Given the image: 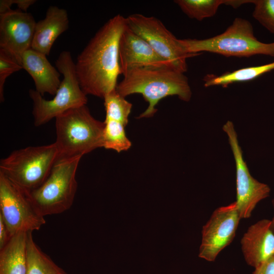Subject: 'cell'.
Here are the masks:
<instances>
[{
    "label": "cell",
    "mask_w": 274,
    "mask_h": 274,
    "mask_svg": "<svg viewBox=\"0 0 274 274\" xmlns=\"http://www.w3.org/2000/svg\"><path fill=\"white\" fill-rule=\"evenodd\" d=\"M126 26V18L118 14L96 32L79 55L75 70L80 86L87 95L103 98L117 85L121 74L119 42Z\"/></svg>",
    "instance_id": "6da1fadb"
},
{
    "label": "cell",
    "mask_w": 274,
    "mask_h": 274,
    "mask_svg": "<svg viewBox=\"0 0 274 274\" xmlns=\"http://www.w3.org/2000/svg\"><path fill=\"white\" fill-rule=\"evenodd\" d=\"M123 78L117 84L116 91L121 96L141 94L149 105L138 117L153 116L159 101L168 96H177L180 99L189 101L192 91L187 77L170 67H135L126 71Z\"/></svg>",
    "instance_id": "7a4b0ae2"
},
{
    "label": "cell",
    "mask_w": 274,
    "mask_h": 274,
    "mask_svg": "<svg viewBox=\"0 0 274 274\" xmlns=\"http://www.w3.org/2000/svg\"><path fill=\"white\" fill-rule=\"evenodd\" d=\"M58 160L82 157L102 147L104 122L95 119L86 105L71 109L55 118Z\"/></svg>",
    "instance_id": "3957f363"
},
{
    "label": "cell",
    "mask_w": 274,
    "mask_h": 274,
    "mask_svg": "<svg viewBox=\"0 0 274 274\" xmlns=\"http://www.w3.org/2000/svg\"><path fill=\"white\" fill-rule=\"evenodd\" d=\"M188 54H199L200 52L219 54L226 57H250L255 55L274 56V42L265 43L254 35L250 22L236 18L226 30L214 37L198 40L179 39Z\"/></svg>",
    "instance_id": "277c9868"
},
{
    "label": "cell",
    "mask_w": 274,
    "mask_h": 274,
    "mask_svg": "<svg viewBox=\"0 0 274 274\" xmlns=\"http://www.w3.org/2000/svg\"><path fill=\"white\" fill-rule=\"evenodd\" d=\"M63 79L54 98L46 100L36 90L29 94L33 102L34 125L40 126L75 108L86 105V95L82 90L75 70V63L68 51L61 52L55 62Z\"/></svg>",
    "instance_id": "5b68a950"
},
{
    "label": "cell",
    "mask_w": 274,
    "mask_h": 274,
    "mask_svg": "<svg viewBox=\"0 0 274 274\" xmlns=\"http://www.w3.org/2000/svg\"><path fill=\"white\" fill-rule=\"evenodd\" d=\"M58 158L54 143L16 150L1 160L0 172L27 192L40 187Z\"/></svg>",
    "instance_id": "8992f818"
},
{
    "label": "cell",
    "mask_w": 274,
    "mask_h": 274,
    "mask_svg": "<svg viewBox=\"0 0 274 274\" xmlns=\"http://www.w3.org/2000/svg\"><path fill=\"white\" fill-rule=\"evenodd\" d=\"M81 156L58 160L45 181L28 192L32 202L44 216L62 213L72 206L77 189L76 172Z\"/></svg>",
    "instance_id": "52a82bcc"
},
{
    "label": "cell",
    "mask_w": 274,
    "mask_h": 274,
    "mask_svg": "<svg viewBox=\"0 0 274 274\" xmlns=\"http://www.w3.org/2000/svg\"><path fill=\"white\" fill-rule=\"evenodd\" d=\"M0 217L11 236L39 230L44 217L30 199L28 192L0 172Z\"/></svg>",
    "instance_id": "ba28073f"
},
{
    "label": "cell",
    "mask_w": 274,
    "mask_h": 274,
    "mask_svg": "<svg viewBox=\"0 0 274 274\" xmlns=\"http://www.w3.org/2000/svg\"><path fill=\"white\" fill-rule=\"evenodd\" d=\"M127 26L145 40L163 58L176 70L187 71V59L197 55L187 53L176 38L162 22L154 16L133 14L126 18Z\"/></svg>",
    "instance_id": "9c48e42d"
},
{
    "label": "cell",
    "mask_w": 274,
    "mask_h": 274,
    "mask_svg": "<svg viewBox=\"0 0 274 274\" xmlns=\"http://www.w3.org/2000/svg\"><path fill=\"white\" fill-rule=\"evenodd\" d=\"M222 129L227 136L235 163V203L241 218L247 219L257 203L269 196L270 189L268 185L257 181L250 174L233 122L227 121Z\"/></svg>",
    "instance_id": "30bf717a"
},
{
    "label": "cell",
    "mask_w": 274,
    "mask_h": 274,
    "mask_svg": "<svg viewBox=\"0 0 274 274\" xmlns=\"http://www.w3.org/2000/svg\"><path fill=\"white\" fill-rule=\"evenodd\" d=\"M241 219L235 201L216 209L202 227L198 256L208 261H215L232 242Z\"/></svg>",
    "instance_id": "8fae6325"
},
{
    "label": "cell",
    "mask_w": 274,
    "mask_h": 274,
    "mask_svg": "<svg viewBox=\"0 0 274 274\" xmlns=\"http://www.w3.org/2000/svg\"><path fill=\"white\" fill-rule=\"evenodd\" d=\"M36 23L31 14L20 10L1 14L0 49L10 53L21 64L23 54L31 48Z\"/></svg>",
    "instance_id": "7c38bea8"
},
{
    "label": "cell",
    "mask_w": 274,
    "mask_h": 274,
    "mask_svg": "<svg viewBox=\"0 0 274 274\" xmlns=\"http://www.w3.org/2000/svg\"><path fill=\"white\" fill-rule=\"evenodd\" d=\"M118 52L122 75L126 71L135 67H170L175 68L158 55L145 40L131 30L127 24L119 40Z\"/></svg>",
    "instance_id": "4fadbf2b"
},
{
    "label": "cell",
    "mask_w": 274,
    "mask_h": 274,
    "mask_svg": "<svg viewBox=\"0 0 274 274\" xmlns=\"http://www.w3.org/2000/svg\"><path fill=\"white\" fill-rule=\"evenodd\" d=\"M241 243L247 263L254 268L272 256L274 232L271 228V220L262 219L250 226Z\"/></svg>",
    "instance_id": "5bb4252c"
},
{
    "label": "cell",
    "mask_w": 274,
    "mask_h": 274,
    "mask_svg": "<svg viewBox=\"0 0 274 274\" xmlns=\"http://www.w3.org/2000/svg\"><path fill=\"white\" fill-rule=\"evenodd\" d=\"M21 64L32 77L37 92L42 96L46 93L56 94L61 81L60 74L46 55L30 48L23 54Z\"/></svg>",
    "instance_id": "9a60e30c"
},
{
    "label": "cell",
    "mask_w": 274,
    "mask_h": 274,
    "mask_svg": "<svg viewBox=\"0 0 274 274\" xmlns=\"http://www.w3.org/2000/svg\"><path fill=\"white\" fill-rule=\"evenodd\" d=\"M68 25L66 10L55 6H50L45 18L36 23L31 48L49 55L53 44L68 29Z\"/></svg>",
    "instance_id": "2e32d148"
},
{
    "label": "cell",
    "mask_w": 274,
    "mask_h": 274,
    "mask_svg": "<svg viewBox=\"0 0 274 274\" xmlns=\"http://www.w3.org/2000/svg\"><path fill=\"white\" fill-rule=\"evenodd\" d=\"M27 232L13 235L0 250V274H26Z\"/></svg>",
    "instance_id": "e0dca14e"
},
{
    "label": "cell",
    "mask_w": 274,
    "mask_h": 274,
    "mask_svg": "<svg viewBox=\"0 0 274 274\" xmlns=\"http://www.w3.org/2000/svg\"><path fill=\"white\" fill-rule=\"evenodd\" d=\"M273 70H274V62L259 66L245 67L231 72H226L219 76L207 75L204 77L203 81L206 87L217 85L226 87L233 83L253 80Z\"/></svg>",
    "instance_id": "ac0fdd59"
},
{
    "label": "cell",
    "mask_w": 274,
    "mask_h": 274,
    "mask_svg": "<svg viewBox=\"0 0 274 274\" xmlns=\"http://www.w3.org/2000/svg\"><path fill=\"white\" fill-rule=\"evenodd\" d=\"M32 232H27L26 274H60L63 272L36 245L33 239Z\"/></svg>",
    "instance_id": "d6986e66"
},
{
    "label": "cell",
    "mask_w": 274,
    "mask_h": 274,
    "mask_svg": "<svg viewBox=\"0 0 274 274\" xmlns=\"http://www.w3.org/2000/svg\"><path fill=\"white\" fill-rule=\"evenodd\" d=\"M102 135V147L119 153L128 150L131 143L127 138L125 126L120 122L105 119Z\"/></svg>",
    "instance_id": "ffe728a7"
},
{
    "label": "cell",
    "mask_w": 274,
    "mask_h": 274,
    "mask_svg": "<svg viewBox=\"0 0 274 274\" xmlns=\"http://www.w3.org/2000/svg\"><path fill=\"white\" fill-rule=\"evenodd\" d=\"M174 2L189 18L201 21L215 15L222 4L228 0H176Z\"/></svg>",
    "instance_id": "44dd1931"
},
{
    "label": "cell",
    "mask_w": 274,
    "mask_h": 274,
    "mask_svg": "<svg viewBox=\"0 0 274 274\" xmlns=\"http://www.w3.org/2000/svg\"><path fill=\"white\" fill-rule=\"evenodd\" d=\"M106 119L121 122L125 126L128 122L132 105L125 99L116 89L104 97Z\"/></svg>",
    "instance_id": "7402d4cb"
},
{
    "label": "cell",
    "mask_w": 274,
    "mask_h": 274,
    "mask_svg": "<svg viewBox=\"0 0 274 274\" xmlns=\"http://www.w3.org/2000/svg\"><path fill=\"white\" fill-rule=\"evenodd\" d=\"M254 4L253 16L274 34V0H252Z\"/></svg>",
    "instance_id": "603a6c76"
},
{
    "label": "cell",
    "mask_w": 274,
    "mask_h": 274,
    "mask_svg": "<svg viewBox=\"0 0 274 274\" xmlns=\"http://www.w3.org/2000/svg\"><path fill=\"white\" fill-rule=\"evenodd\" d=\"M23 69L21 64L10 53L0 49V100H4V87L6 79Z\"/></svg>",
    "instance_id": "cb8c5ba5"
},
{
    "label": "cell",
    "mask_w": 274,
    "mask_h": 274,
    "mask_svg": "<svg viewBox=\"0 0 274 274\" xmlns=\"http://www.w3.org/2000/svg\"><path fill=\"white\" fill-rule=\"evenodd\" d=\"M253 274H274V255L255 267Z\"/></svg>",
    "instance_id": "d4e9b609"
},
{
    "label": "cell",
    "mask_w": 274,
    "mask_h": 274,
    "mask_svg": "<svg viewBox=\"0 0 274 274\" xmlns=\"http://www.w3.org/2000/svg\"><path fill=\"white\" fill-rule=\"evenodd\" d=\"M11 237L3 219L0 217V250L7 244Z\"/></svg>",
    "instance_id": "484cf974"
},
{
    "label": "cell",
    "mask_w": 274,
    "mask_h": 274,
    "mask_svg": "<svg viewBox=\"0 0 274 274\" xmlns=\"http://www.w3.org/2000/svg\"><path fill=\"white\" fill-rule=\"evenodd\" d=\"M36 2L35 0H13V4L17 5L19 10L25 12Z\"/></svg>",
    "instance_id": "4316f807"
},
{
    "label": "cell",
    "mask_w": 274,
    "mask_h": 274,
    "mask_svg": "<svg viewBox=\"0 0 274 274\" xmlns=\"http://www.w3.org/2000/svg\"><path fill=\"white\" fill-rule=\"evenodd\" d=\"M12 5H13V0H1L0 14L11 10V7Z\"/></svg>",
    "instance_id": "83f0119b"
},
{
    "label": "cell",
    "mask_w": 274,
    "mask_h": 274,
    "mask_svg": "<svg viewBox=\"0 0 274 274\" xmlns=\"http://www.w3.org/2000/svg\"><path fill=\"white\" fill-rule=\"evenodd\" d=\"M272 205H273V209H274V198L272 200ZM271 228L272 230V231L274 232V215L272 220H271Z\"/></svg>",
    "instance_id": "f1b7e54d"
},
{
    "label": "cell",
    "mask_w": 274,
    "mask_h": 274,
    "mask_svg": "<svg viewBox=\"0 0 274 274\" xmlns=\"http://www.w3.org/2000/svg\"><path fill=\"white\" fill-rule=\"evenodd\" d=\"M60 274H67V273H66L64 271H63V272L60 273Z\"/></svg>",
    "instance_id": "f546056e"
}]
</instances>
